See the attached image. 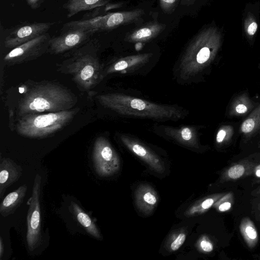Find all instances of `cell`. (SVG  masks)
Returning <instances> with one entry per match:
<instances>
[{
  "instance_id": "1",
  "label": "cell",
  "mask_w": 260,
  "mask_h": 260,
  "mask_svg": "<svg viewBox=\"0 0 260 260\" xmlns=\"http://www.w3.org/2000/svg\"><path fill=\"white\" fill-rule=\"evenodd\" d=\"M77 102L76 96L67 89L52 83L38 84L21 99L18 106L20 117L28 114L69 110Z\"/></svg>"
},
{
  "instance_id": "2",
  "label": "cell",
  "mask_w": 260,
  "mask_h": 260,
  "mask_svg": "<svg viewBox=\"0 0 260 260\" xmlns=\"http://www.w3.org/2000/svg\"><path fill=\"white\" fill-rule=\"evenodd\" d=\"M221 42V33L216 26H208L199 31L182 56L179 66L180 77L187 79L208 66L215 58Z\"/></svg>"
},
{
  "instance_id": "3",
  "label": "cell",
  "mask_w": 260,
  "mask_h": 260,
  "mask_svg": "<svg viewBox=\"0 0 260 260\" xmlns=\"http://www.w3.org/2000/svg\"><path fill=\"white\" fill-rule=\"evenodd\" d=\"M97 99L104 107L129 116L178 120L184 116V112L176 107L160 105L122 93L101 94Z\"/></svg>"
},
{
  "instance_id": "4",
  "label": "cell",
  "mask_w": 260,
  "mask_h": 260,
  "mask_svg": "<svg viewBox=\"0 0 260 260\" xmlns=\"http://www.w3.org/2000/svg\"><path fill=\"white\" fill-rule=\"evenodd\" d=\"M79 109L28 114L20 117L17 125V133L23 136L44 138L59 131L69 123Z\"/></svg>"
},
{
  "instance_id": "5",
  "label": "cell",
  "mask_w": 260,
  "mask_h": 260,
  "mask_svg": "<svg viewBox=\"0 0 260 260\" xmlns=\"http://www.w3.org/2000/svg\"><path fill=\"white\" fill-rule=\"evenodd\" d=\"M144 14V11L141 9L110 13L87 19L67 22L63 25L62 30L74 28L91 29L96 32L110 30L121 25L140 22Z\"/></svg>"
},
{
  "instance_id": "6",
  "label": "cell",
  "mask_w": 260,
  "mask_h": 260,
  "mask_svg": "<svg viewBox=\"0 0 260 260\" xmlns=\"http://www.w3.org/2000/svg\"><path fill=\"white\" fill-rule=\"evenodd\" d=\"M41 185V176L37 174L34 180L32 195L28 202L26 241L30 251H34L42 243L40 200Z\"/></svg>"
},
{
  "instance_id": "7",
  "label": "cell",
  "mask_w": 260,
  "mask_h": 260,
  "mask_svg": "<svg viewBox=\"0 0 260 260\" xmlns=\"http://www.w3.org/2000/svg\"><path fill=\"white\" fill-rule=\"evenodd\" d=\"M92 160L96 173L101 177H108L117 172L120 160L117 153L109 141L103 137L95 141Z\"/></svg>"
},
{
  "instance_id": "8",
  "label": "cell",
  "mask_w": 260,
  "mask_h": 260,
  "mask_svg": "<svg viewBox=\"0 0 260 260\" xmlns=\"http://www.w3.org/2000/svg\"><path fill=\"white\" fill-rule=\"evenodd\" d=\"M70 72L75 82L85 90L93 88L101 79L99 62L89 54L78 58L71 64Z\"/></svg>"
},
{
  "instance_id": "9",
  "label": "cell",
  "mask_w": 260,
  "mask_h": 260,
  "mask_svg": "<svg viewBox=\"0 0 260 260\" xmlns=\"http://www.w3.org/2000/svg\"><path fill=\"white\" fill-rule=\"evenodd\" d=\"M51 39L48 33L13 48L4 57L8 63H20L36 58L49 48Z\"/></svg>"
},
{
  "instance_id": "10",
  "label": "cell",
  "mask_w": 260,
  "mask_h": 260,
  "mask_svg": "<svg viewBox=\"0 0 260 260\" xmlns=\"http://www.w3.org/2000/svg\"><path fill=\"white\" fill-rule=\"evenodd\" d=\"M95 33V30L81 28L62 30L59 36L51 38L49 49L53 53H63L86 42Z\"/></svg>"
},
{
  "instance_id": "11",
  "label": "cell",
  "mask_w": 260,
  "mask_h": 260,
  "mask_svg": "<svg viewBox=\"0 0 260 260\" xmlns=\"http://www.w3.org/2000/svg\"><path fill=\"white\" fill-rule=\"evenodd\" d=\"M53 24L52 22H33L20 25L6 37L5 46L13 49L47 33Z\"/></svg>"
},
{
  "instance_id": "12",
  "label": "cell",
  "mask_w": 260,
  "mask_h": 260,
  "mask_svg": "<svg viewBox=\"0 0 260 260\" xmlns=\"http://www.w3.org/2000/svg\"><path fill=\"white\" fill-rule=\"evenodd\" d=\"M120 138L126 148L145 162L153 170L159 174L164 172L165 168L161 159L145 145L125 134L121 135Z\"/></svg>"
},
{
  "instance_id": "13",
  "label": "cell",
  "mask_w": 260,
  "mask_h": 260,
  "mask_svg": "<svg viewBox=\"0 0 260 260\" xmlns=\"http://www.w3.org/2000/svg\"><path fill=\"white\" fill-rule=\"evenodd\" d=\"M165 26V24L157 21H150L128 32L124 40L130 43H145L156 37Z\"/></svg>"
},
{
  "instance_id": "14",
  "label": "cell",
  "mask_w": 260,
  "mask_h": 260,
  "mask_svg": "<svg viewBox=\"0 0 260 260\" xmlns=\"http://www.w3.org/2000/svg\"><path fill=\"white\" fill-rule=\"evenodd\" d=\"M22 174L21 166L9 158L1 159L0 196L2 198L7 188L18 180Z\"/></svg>"
},
{
  "instance_id": "15",
  "label": "cell",
  "mask_w": 260,
  "mask_h": 260,
  "mask_svg": "<svg viewBox=\"0 0 260 260\" xmlns=\"http://www.w3.org/2000/svg\"><path fill=\"white\" fill-rule=\"evenodd\" d=\"M135 197L137 208L145 214H149L153 211L158 200L155 190L148 184L139 185L136 190Z\"/></svg>"
},
{
  "instance_id": "16",
  "label": "cell",
  "mask_w": 260,
  "mask_h": 260,
  "mask_svg": "<svg viewBox=\"0 0 260 260\" xmlns=\"http://www.w3.org/2000/svg\"><path fill=\"white\" fill-rule=\"evenodd\" d=\"M164 133L179 143L190 147L198 145V132L192 126H183L174 127L166 126L164 128Z\"/></svg>"
},
{
  "instance_id": "17",
  "label": "cell",
  "mask_w": 260,
  "mask_h": 260,
  "mask_svg": "<svg viewBox=\"0 0 260 260\" xmlns=\"http://www.w3.org/2000/svg\"><path fill=\"white\" fill-rule=\"evenodd\" d=\"M152 55V53H145L120 58L109 66L102 76L104 77V76L109 74L125 71L139 67L147 63Z\"/></svg>"
},
{
  "instance_id": "18",
  "label": "cell",
  "mask_w": 260,
  "mask_h": 260,
  "mask_svg": "<svg viewBox=\"0 0 260 260\" xmlns=\"http://www.w3.org/2000/svg\"><path fill=\"white\" fill-rule=\"evenodd\" d=\"M27 191V186L23 184L9 193L0 205V213L7 217L13 213L22 204Z\"/></svg>"
},
{
  "instance_id": "19",
  "label": "cell",
  "mask_w": 260,
  "mask_h": 260,
  "mask_svg": "<svg viewBox=\"0 0 260 260\" xmlns=\"http://www.w3.org/2000/svg\"><path fill=\"white\" fill-rule=\"evenodd\" d=\"M71 208L75 217L86 231L94 238L101 240L102 235L93 220L76 203L71 202Z\"/></svg>"
},
{
  "instance_id": "20",
  "label": "cell",
  "mask_w": 260,
  "mask_h": 260,
  "mask_svg": "<svg viewBox=\"0 0 260 260\" xmlns=\"http://www.w3.org/2000/svg\"><path fill=\"white\" fill-rule=\"evenodd\" d=\"M106 3L104 0H69L63 8L68 12L67 18H71L81 11L101 7Z\"/></svg>"
},
{
  "instance_id": "21",
  "label": "cell",
  "mask_w": 260,
  "mask_h": 260,
  "mask_svg": "<svg viewBox=\"0 0 260 260\" xmlns=\"http://www.w3.org/2000/svg\"><path fill=\"white\" fill-rule=\"evenodd\" d=\"M252 108L251 100L246 93H243L233 100L230 108V115L242 116L249 112Z\"/></svg>"
},
{
  "instance_id": "22",
  "label": "cell",
  "mask_w": 260,
  "mask_h": 260,
  "mask_svg": "<svg viewBox=\"0 0 260 260\" xmlns=\"http://www.w3.org/2000/svg\"><path fill=\"white\" fill-rule=\"evenodd\" d=\"M260 129V104L242 123L240 131L245 135L253 134Z\"/></svg>"
},
{
  "instance_id": "23",
  "label": "cell",
  "mask_w": 260,
  "mask_h": 260,
  "mask_svg": "<svg viewBox=\"0 0 260 260\" xmlns=\"http://www.w3.org/2000/svg\"><path fill=\"white\" fill-rule=\"evenodd\" d=\"M258 28L256 17L251 12L247 13L244 20V30L247 38L251 40L255 36Z\"/></svg>"
},
{
  "instance_id": "24",
  "label": "cell",
  "mask_w": 260,
  "mask_h": 260,
  "mask_svg": "<svg viewBox=\"0 0 260 260\" xmlns=\"http://www.w3.org/2000/svg\"><path fill=\"white\" fill-rule=\"evenodd\" d=\"M214 203L212 198H207L200 203L194 204L184 213L186 216L190 217L199 214L210 208Z\"/></svg>"
},
{
  "instance_id": "25",
  "label": "cell",
  "mask_w": 260,
  "mask_h": 260,
  "mask_svg": "<svg viewBox=\"0 0 260 260\" xmlns=\"http://www.w3.org/2000/svg\"><path fill=\"white\" fill-rule=\"evenodd\" d=\"M233 134V128L230 125H223L218 131L216 137V141L218 143L223 142L225 139H229Z\"/></svg>"
},
{
  "instance_id": "26",
  "label": "cell",
  "mask_w": 260,
  "mask_h": 260,
  "mask_svg": "<svg viewBox=\"0 0 260 260\" xmlns=\"http://www.w3.org/2000/svg\"><path fill=\"white\" fill-rule=\"evenodd\" d=\"M161 9L166 13L173 12L177 6L179 0H159Z\"/></svg>"
},
{
  "instance_id": "27",
  "label": "cell",
  "mask_w": 260,
  "mask_h": 260,
  "mask_svg": "<svg viewBox=\"0 0 260 260\" xmlns=\"http://www.w3.org/2000/svg\"><path fill=\"white\" fill-rule=\"evenodd\" d=\"M186 239V234L180 233L177 235L174 240L171 242L170 249L172 251L177 250L184 243Z\"/></svg>"
},
{
  "instance_id": "28",
  "label": "cell",
  "mask_w": 260,
  "mask_h": 260,
  "mask_svg": "<svg viewBox=\"0 0 260 260\" xmlns=\"http://www.w3.org/2000/svg\"><path fill=\"white\" fill-rule=\"evenodd\" d=\"M244 168L242 165H237L231 167L228 171V175L232 179L240 177L244 174Z\"/></svg>"
},
{
  "instance_id": "29",
  "label": "cell",
  "mask_w": 260,
  "mask_h": 260,
  "mask_svg": "<svg viewBox=\"0 0 260 260\" xmlns=\"http://www.w3.org/2000/svg\"><path fill=\"white\" fill-rule=\"evenodd\" d=\"M200 246L201 249L205 252H211L213 249L212 244L208 240L204 239L200 242Z\"/></svg>"
},
{
  "instance_id": "30",
  "label": "cell",
  "mask_w": 260,
  "mask_h": 260,
  "mask_svg": "<svg viewBox=\"0 0 260 260\" xmlns=\"http://www.w3.org/2000/svg\"><path fill=\"white\" fill-rule=\"evenodd\" d=\"M27 5L32 9H38L44 0H25Z\"/></svg>"
},
{
  "instance_id": "31",
  "label": "cell",
  "mask_w": 260,
  "mask_h": 260,
  "mask_svg": "<svg viewBox=\"0 0 260 260\" xmlns=\"http://www.w3.org/2000/svg\"><path fill=\"white\" fill-rule=\"evenodd\" d=\"M246 233L247 236L252 239H255L257 237V233L255 230L252 226H249L246 228Z\"/></svg>"
},
{
  "instance_id": "32",
  "label": "cell",
  "mask_w": 260,
  "mask_h": 260,
  "mask_svg": "<svg viewBox=\"0 0 260 260\" xmlns=\"http://www.w3.org/2000/svg\"><path fill=\"white\" fill-rule=\"evenodd\" d=\"M231 207V204L230 203L225 202L219 206V210L220 211H225L230 209Z\"/></svg>"
},
{
  "instance_id": "33",
  "label": "cell",
  "mask_w": 260,
  "mask_h": 260,
  "mask_svg": "<svg viewBox=\"0 0 260 260\" xmlns=\"http://www.w3.org/2000/svg\"><path fill=\"white\" fill-rule=\"evenodd\" d=\"M4 251V246L3 244V239L2 237H0V259H1Z\"/></svg>"
},
{
  "instance_id": "34",
  "label": "cell",
  "mask_w": 260,
  "mask_h": 260,
  "mask_svg": "<svg viewBox=\"0 0 260 260\" xmlns=\"http://www.w3.org/2000/svg\"><path fill=\"white\" fill-rule=\"evenodd\" d=\"M195 0H182V4L184 5H190L194 3Z\"/></svg>"
},
{
  "instance_id": "35",
  "label": "cell",
  "mask_w": 260,
  "mask_h": 260,
  "mask_svg": "<svg viewBox=\"0 0 260 260\" xmlns=\"http://www.w3.org/2000/svg\"><path fill=\"white\" fill-rule=\"evenodd\" d=\"M256 175L257 177H260V169H258L256 172Z\"/></svg>"
}]
</instances>
